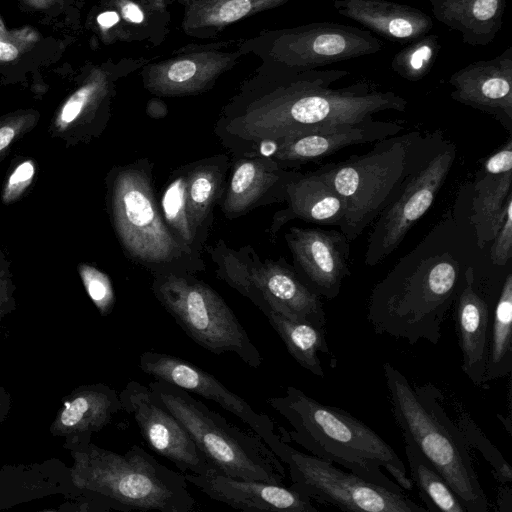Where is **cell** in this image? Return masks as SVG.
Wrapping results in <instances>:
<instances>
[{"label": "cell", "instance_id": "obj_26", "mask_svg": "<svg viewBox=\"0 0 512 512\" xmlns=\"http://www.w3.org/2000/svg\"><path fill=\"white\" fill-rule=\"evenodd\" d=\"M109 92L105 75L97 74L87 81L60 107L52 122L51 134L71 144L97 137L109 117Z\"/></svg>", "mask_w": 512, "mask_h": 512}, {"label": "cell", "instance_id": "obj_29", "mask_svg": "<svg viewBox=\"0 0 512 512\" xmlns=\"http://www.w3.org/2000/svg\"><path fill=\"white\" fill-rule=\"evenodd\" d=\"M511 183L512 171L477 174L470 223L480 249L493 240L504 221L508 202L512 200Z\"/></svg>", "mask_w": 512, "mask_h": 512}, {"label": "cell", "instance_id": "obj_41", "mask_svg": "<svg viewBox=\"0 0 512 512\" xmlns=\"http://www.w3.org/2000/svg\"><path fill=\"white\" fill-rule=\"evenodd\" d=\"M15 290L10 262L0 249V324L6 315L16 309Z\"/></svg>", "mask_w": 512, "mask_h": 512}, {"label": "cell", "instance_id": "obj_47", "mask_svg": "<svg viewBox=\"0 0 512 512\" xmlns=\"http://www.w3.org/2000/svg\"><path fill=\"white\" fill-rule=\"evenodd\" d=\"M119 21V15L115 11H106L98 15L97 22L103 28H111Z\"/></svg>", "mask_w": 512, "mask_h": 512}, {"label": "cell", "instance_id": "obj_39", "mask_svg": "<svg viewBox=\"0 0 512 512\" xmlns=\"http://www.w3.org/2000/svg\"><path fill=\"white\" fill-rule=\"evenodd\" d=\"M36 174V164L32 159H24L14 166L4 183L1 199L10 205L23 197L31 186Z\"/></svg>", "mask_w": 512, "mask_h": 512}, {"label": "cell", "instance_id": "obj_22", "mask_svg": "<svg viewBox=\"0 0 512 512\" xmlns=\"http://www.w3.org/2000/svg\"><path fill=\"white\" fill-rule=\"evenodd\" d=\"M245 51L226 53L210 46L199 53L178 55L146 68L145 87L154 94L178 96L199 93L211 87L217 77Z\"/></svg>", "mask_w": 512, "mask_h": 512}, {"label": "cell", "instance_id": "obj_6", "mask_svg": "<svg viewBox=\"0 0 512 512\" xmlns=\"http://www.w3.org/2000/svg\"><path fill=\"white\" fill-rule=\"evenodd\" d=\"M147 159L114 166L108 173L107 207L125 252L152 275L196 274L205 270L201 255L187 249L170 231L160 212Z\"/></svg>", "mask_w": 512, "mask_h": 512}, {"label": "cell", "instance_id": "obj_8", "mask_svg": "<svg viewBox=\"0 0 512 512\" xmlns=\"http://www.w3.org/2000/svg\"><path fill=\"white\" fill-rule=\"evenodd\" d=\"M418 136L419 132H411L387 137L368 153L352 155L313 172L343 201L345 218L340 230L350 242L374 222L397 194Z\"/></svg>", "mask_w": 512, "mask_h": 512}, {"label": "cell", "instance_id": "obj_38", "mask_svg": "<svg viewBox=\"0 0 512 512\" xmlns=\"http://www.w3.org/2000/svg\"><path fill=\"white\" fill-rule=\"evenodd\" d=\"M38 120L39 113L35 110H21L0 118V161L16 141L36 126Z\"/></svg>", "mask_w": 512, "mask_h": 512}, {"label": "cell", "instance_id": "obj_34", "mask_svg": "<svg viewBox=\"0 0 512 512\" xmlns=\"http://www.w3.org/2000/svg\"><path fill=\"white\" fill-rule=\"evenodd\" d=\"M188 164L174 170L162 191L159 208L162 217L174 236L191 252L197 255L195 240L187 213Z\"/></svg>", "mask_w": 512, "mask_h": 512}, {"label": "cell", "instance_id": "obj_2", "mask_svg": "<svg viewBox=\"0 0 512 512\" xmlns=\"http://www.w3.org/2000/svg\"><path fill=\"white\" fill-rule=\"evenodd\" d=\"M452 218L438 224L373 288L367 320L377 334L436 345L480 249Z\"/></svg>", "mask_w": 512, "mask_h": 512}, {"label": "cell", "instance_id": "obj_37", "mask_svg": "<svg viewBox=\"0 0 512 512\" xmlns=\"http://www.w3.org/2000/svg\"><path fill=\"white\" fill-rule=\"evenodd\" d=\"M84 288L102 316L109 315L115 305V293L107 274L98 268L81 263L77 267Z\"/></svg>", "mask_w": 512, "mask_h": 512}, {"label": "cell", "instance_id": "obj_44", "mask_svg": "<svg viewBox=\"0 0 512 512\" xmlns=\"http://www.w3.org/2000/svg\"><path fill=\"white\" fill-rule=\"evenodd\" d=\"M511 496H512V491H511L510 484L499 483L498 501H497L498 505H499V508H498L499 511L511 512V510H512Z\"/></svg>", "mask_w": 512, "mask_h": 512}, {"label": "cell", "instance_id": "obj_27", "mask_svg": "<svg viewBox=\"0 0 512 512\" xmlns=\"http://www.w3.org/2000/svg\"><path fill=\"white\" fill-rule=\"evenodd\" d=\"M230 169L228 155L219 154L188 164L187 213L197 250L202 253Z\"/></svg>", "mask_w": 512, "mask_h": 512}, {"label": "cell", "instance_id": "obj_10", "mask_svg": "<svg viewBox=\"0 0 512 512\" xmlns=\"http://www.w3.org/2000/svg\"><path fill=\"white\" fill-rule=\"evenodd\" d=\"M415 140L406 176L397 194L374 220L367 239L365 265L383 262L402 243L411 227L428 211L456 159V146L447 140Z\"/></svg>", "mask_w": 512, "mask_h": 512}, {"label": "cell", "instance_id": "obj_21", "mask_svg": "<svg viewBox=\"0 0 512 512\" xmlns=\"http://www.w3.org/2000/svg\"><path fill=\"white\" fill-rule=\"evenodd\" d=\"M403 129L396 122L371 120L359 124H341L290 135L277 142L270 157L286 168L317 161L351 145L380 141Z\"/></svg>", "mask_w": 512, "mask_h": 512}, {"label": "cell", "instance_id": "obj_36", "mask_svg": "<svg viewBox=\"0 0 512 512\" xmlns=\"http://www.w3.org/2000/svg\"><path fill=\"white\" fill-rule=\"evenodd\" d=\"M441 49L439 37L426 34L397 52L392 59L393 71L405 80L416 82L432 69Z\"/></svg>", "mask_w": 512, "mask_h": 512}, {"label": "cell", "instance_id": "obj_12", "mask_svg": "<svg viewBox=\"0 0 512 512\" xmlns=\"http://www.w3.org/2000/svg\"><path fill=\"white\" fill-rule=\"evenodd\" d=\"M384 43L366 30L334 22H318L264 32L241 46L265 63L292 72L315 70L340 61L372 55Z\"/></svg>", "mask_w": 512, "mask_h": 512}, {"label": "cell", "instance_id": "obj_4", "mask_svg": "<svg viewBox=\"0 0 512 512\" xmlns=\"http://www.w3.org/2000/svg\"><path fill=\"white\" fill-rule=\"evenodd\" d=\"M391 412L403 439L411 441L457 495L467 512H487L489 500L474 469L470 447L444 407V394L427 383L412 386L383 364Z\"/></svg>", "mask_w": 512, "mask_h": 512}, {"label": "cell", "instance_id": "obj_7", "mask_svg": "<svg viewBox=\"0 0 512 512\" xmlns=\"http://www.w3.org/2000/svg\"><path fill=\"white\" fill-rule=\"evenodd\" d=\"M148 387L183 424L216 472L284 485L285 466L254 432L232 424L176 385L155 380Z\"/></svg>", "mask_w": 512, "mask_h": 512}, {"label": "cell", "instance_id": "obj_5", "mask_svg": "<svg viewBox=\"0 0 512 512\" xmlns=\"http://www.w3.org/2000/svg\"><path fill=\"white\" fill-rule=\"evenodd\" d=\"M72 484L91 494L100 510L189 512L196 500L182 472L161 464L139 445L124 454L91 441L66 447Z\"/></svg>", "mask_w": 512, "mask_h": 512}, {"label": "cell", "instance_id": "obj_30", "mask_svg": "<svg viewBox=\"0 0 512 512\" xmlns=\"http://www.w3.org/2000/svg\"><path fill=\"white\" fill-rule=\"evenodd\" d=\"M262 313L283 341L288 353L301 367L318 377H324L319 353L329 357L333 367L336 365L337 360L325 338V328L290 318L270 308Z\"/></svg>", "mask_w": 512, "mask_h": 512}, {"label": "cell", "instance_id": "obj_16", "mask_svg": "<svg viewBox=\"0 0 512 512\" xmlns=\"http://www.w3.org/2000/svg\"><path fill=\"white\" fill-rule=\"evenodd\" d=\"M284 238L304 283L320 297L336 298L350 275V241L343 232L290 227Z\"/></svg>", "mask_w": 512, "mask_h": 512}, {"label": "cell", "instance_id": "obj_15", "mask_svg": "<svg viewBox=\"0 0 512 512\" xmlns=\"http://www.w3.org/2000/svg\"><path fill=\"white\" fill-rule=\"evenodd\" d=\"M139 368L155 380L176 385L216 402L248 425L267 446L279 436L274 422L268 415L255 411L251 405L226 388L214 375L188 360L157 351H145L139 357Z\"/></svg>", "mask_w": 512, "mask_h": 512}, {"label": "cell", "instance_id": "obj_28", "mask_svg": "<svg viewBox=\"0 0 512 512\" xmlns=\"http://www.w3.org/2000/svg\"><path fill=\"white\" fill-rule=\"evenodd\" d=\"M439 22L472 46L491 43L502 27L505 0H429Z\"/></svg>", "mask_w": 512, "mask_h": 512}, {"label": "cell", "instance_id": "obj_24", "mask_svg": "<svg viewBox=\"0 0 512 512\" xmlns=\"http://www.w3.org/2000/svg\"><path fill=\"white\" fill-rule=\"evenodd\" d=\"M333 7L342 16L390 41L412 42L433 27L428 14L388 0H334Z\"/></svg>", "mask_w": 512, "mask_h": 512}, {"label": "cell", "instance_id": "obj_9", "mask_svg": "<svg viewBox=\"0 0 512 512\" xmlns=\"http://www.w3.org/2000/svg\"><path fill=\"white\" fill-rule=\"evenodd\" d=\"M196 274L153 275L151 289L161 306L198 345L214 353L231 352L252 368L263 357L224 299Z\"/></svg>", "mask_w": 512, "mask_h": 512}, {"label": "cell", "instance_id": "obj_19", "mask_svg": "<svg viewBox=\"0 0 512 512\" xmlns=\"http://www.w3.org/2000/svg\"><path fill=\"white\" fill-rule=\"evenodd\" d=\"M497 296L477 287L475 265H471L466 269L464 284L453 304L461 368L478 387H486L488 339Z\"/></svg>", "mask_w": 512, "mask_h": 512}, {"label": "cell", "instance_id": "obj_14", "mask_svg": "<svg viewBox=\"0 0 512 512\" xmlns=\"http://www.w3.org/2000/svg\"><path fill=\"white\" fill-rule=\"evenodd\" d=\"M251 287L249 300L263 312L270 308L297 320L325 328L321 297L283 260L262 261L252 246L240 248Z\"/></svg>", "mask_w": 512, "mask_h": 512}, {"label": "cell", "instance_id": "obj_11", "mask_svg": "<svg viewBox=\"0 0 512 512\" xmlns=\"http://www.w3.org/2000/svg\"><path fill=\"white\" fill-rule=\"evenodd\" d=\"M283 463L293 490L325 505L343 511L424 512L425 507L396 492L372 483L335 464L303 453L289 445L280 435L268 446Z\"/></svg>", "mask_w": 512, "mask_h": 512}, {"label": "cell", "instance_id": "obj_32", "mask_svg": "<svg viewBox=\"0 0 512 512\" xmlns=\"http://www.w3.org/2000/svg\"><path fill=\"white\" fill-rule=\"evenodd\" d=\"M512 370V273L498 293L488 339L485 383L509 376Z\"/></svg>", "mask_w": 512, "mask_h": 512}, {"label": "cell", "instance_id": "obj_40", "mask_svg": "<svg viewBox=\"0 0 512 512\" xmlns=\"http://www.w3.org/2000/svg\"><path fill=\"white\" fill-rule=\"evenodd\" d=\"M489 258L497 267H503L512 258V200L508 202L504 221L493 238Z\"/></svg>", "mask_w": 512, "mask_h": 512}, {"label": "cell", "instance_id": "obj_42", "mask_svg": "<svg viewBox=\"0 0 512 512\" xmlns=\"http://www.w3.org/2000/svg\"><path fill=\"white\" fill-rule=\"evenodd\" d=\"M489 174H501L512 171V139L509 138L505 145L490 155L484 162L481 170Z\"/></svg>", "mask_w": 512, "mask_h": 512}, {"label": "cell", "instance_id": "obj_23", "mask_svg": "<svg viewBox=\"0 0 512 512\" xmlns=\"http://www.w3.org/2000/svg\"><path fill=\"white\" fill-rule=\"evenodd\" d=\"M122 410L119 394L103 383L81 385L62 399L50 426L53 436L64 437V447L88 443Z\"/></svg>", "mask_w": 512, "mask_h": 512}, {"label": "cell", "instance_id": "obj_43", "mask_svg": "<svg viewBox=\"0 0 512 512\" xmlns=\"http://www.w3.org/2000/svg\"><path fill=\"white\" fill-rule=\"evenodd\" d=\"M121 13L127 21L132 23H141L144 19V14L141 8L131 1H127L122 5Z\"/></svg>", "mask_w": 512, "mask_h": 512}, {"label": "cell", "instance_id": "obj_31", "mask_svg": "<svg viewBox=\"0 0 512 512\" xmlns=\"http://www.w3.org/2000/svg\"><path fill=\"white\" fill-rule=\"evenodd\" d=\"M185 7L183 28L187 34L213 36L233 22L288 0H179Z\"/></svg>", "mask_w": 512, "mask_h": 512}, {"label": "cell", "instance_id": "obj_20", "mask_svg": "<svg viewBox=\"0 0 512 512\" xmlns=\"http://www.w3.org/2000/svg\"><path fill=\"white\" fill-rule=\"evenodd\" d=\"M185 479L214 501L247 512H317L312 501L281 484L237 479L216 471L184 474Z\"/></svg>", "mask_w": 512, "mask_h": 512}, {"label": "cell", "instance_id": "obj_25", "mask_svg": "<svg viewBox=\"0 0 512 512\" xmlns=\"http://www.w3.org/2000/svg\"><path fill=\"white\" fill-rule=\"evenodd\" d=\"M286 207L277 211L269 226V237L276 238L289 221L300 219L320 225L344 224L345 207L341 198L316 174H300L287 186Z\"/></svg>", "mask_w": 512, "mask_h": 512}, {"label": "cell", "instance_id": "obj_3", "mask_svg": "<svg viewBox=\"0 0 512 512\" xmlns=\"http://www.w3.org/2000/svg\"><path fill=\"white\" fill-rule=\"evenodd\" d=\"M291 426L279 435L311 455L396 492L411 490L413 483L399 455L378 433L338 407L288 386L283 396L266 400Z\"/></svg>", "mask_w": 512, "mask_h": 512}, {"label": "cell", "instance_id": "obj_46", "mask_svg": "<svg viewBox=\"0 0 512 512\" xmlns=\"http://www.w3.org/2000/svg\"><path fill=\"white\" fill-rule=\"evenodd\" d=\"M18 49L9 42L0 40V61H12L18 56Z\"/></svg>", "mask_w": 512, "mask_h": 512}, {"label": "cell", "instance_id": "obj_35", "mask_svg": "<svg viewBox=\"0 0 512 512\" xmlns=\"http://www.w3.org/2000/svg\"><path fill=\"white\" fill-rule=\"evenodd\" d=\"M454 413V421L461 430L470 449L481 453L483 458L491 465L495 480L501 484L512 482V470L500 451L485 436L471 415L467 412L463 403L451 393L445 397Z\"/></svg>", "mask_w": 512, "mask_h": 512}, {"label": "cell", "instance_id": "obj_45", "mask_svg": "<svg viewBox=\"0 0 512 512\" xmlns=\"http://www.w3.org/2000/svg\"><path fill=\"white\" fill-rule=\"evenodd\" d=\"M11 407V398L8 391L0 384V424L8 417Z\"/></svg>", "mask_w": 512, "mask_h": 512}, {"label": "cell", "instance_id": "obj_17", "mask_svg": "<svg viewBox=\"0 0 512 512\" xmlns=\"http://www.w3.org/2000/svg\"><path fill=\"white\" fill-rule=\"evenodd\" d=\"M300 174L270 157L233 156L218 204L224 216L232 220L258 207L284 203L288 184Z\"/></svg>", "mask_w": 512, "mask_h": 512}, {"label": "cell", "instance_id": "obj_18", "mask_svg": "<svg viewBox=\"0 0 512 512\" xmlns=\"http://www.w3.org/2000/svg\"><path fill=\"white\" fill-rule=\"evenodd\" d=\"M449 84L455 101L494 116L512 128V47L500 55L479 60L454 72Z\"/></svg>", "mask_w": 512, "mask_h": 512}, {"label": "cell", "instance_id": "obj_13", "mask_svg": "<svg viewBox=\"0 0 512 512\" xmlns=\"http://www.w3.org/2000/svg\"><path fill=\"white\" fill-rule=\"evenodd\" d=\"M122 410L136 422L141 435L159 455L183 474L215 471L183 424L148 386L130 381L119 393Z\"/></svg>", "mask_w": 512, "mask_h": 512}, {"label": "cell", "instance_id": "obj_33", "mask_svg": "<svg viewBox=\"0 0 512 512\" xmlns=\"http://www.w3.org/2000/svg\"><path fill=\"white\" fill-rule=\"evenodd\" d=\"M403 440L410 479L415 484L426 510L430 512H467L448 483L418 448L408 439Z\"/></svg>", "mask_w": 512, "mask_h": 512}, {"label": "cell", "instance_id": "obj_1", "mask_svg": "<svg viewBox=\"0 0 512 512\" xmlns=\"http://www.w3.org/2000/svg\"><path fill=\"white\" fill-rule=\"evenodd\" d=\"M345 70L292 72L263 63L222 108L214 126L233 156H268L280 140L297 133L373 120L382 111L403 112L407 100L370 81L334 88Z\"/></svg>", "mask_w": 512, "mask_h": 512}]
</instances>
